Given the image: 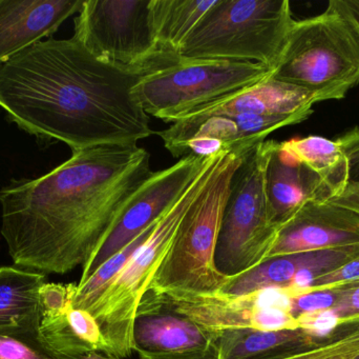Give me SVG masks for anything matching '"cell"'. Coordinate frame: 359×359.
I'll return each instance as SVG.
<instances>
[{"label":"cell","mask_w":359,"mask_h":359,"mask_svg":"<svg viewBox=\"0 0 359 359\" xmlns=\"http://www.w3.org/2000/svg\"><path fill=\"white\" fill-rule=\"evenodd\" d=\"M151 156L138 145L73 151L43 176L0 190L1 233L13 263L41 274H65L102 246L151 176Z\"/></svg>","instance_id":"1"},{"label":"cell","mask_w":359,"mask_h":359,"mask_svg":"<svg viewBox=\"0 0 359 359\" xmlns=\"http://www.w3.org/2000/svg\"><path fill=\"white\" fill-rule=\"evenodd\" d=\"M144 75L90 54L75 37L36 42L0 65V110L21 130L72 151L154 134L135 88Z\"/></svg>","instance_id":"2"},{"label":"cell","mask_w":359,"mask_h":359,"mask_svg":"<svg viewBox=\"0 0 359 359\" xmlns=\"http://www.w3.org/2000/svg\"><path fill=\"white\" fill-rule=\"evenodd\" d=\"M288 0H217L179 52L186 60H234L276 69L294 25Z\"/></svg>","instance_id":"3"},{"label":"cell","mask_w":359,"mask_h":359,"mask_svg":"<svg viewBox=\"0 0 359 359\" xmlns=\"http://www.w3.org/2000/svg\"><path fill=\"white\" fill-rule=\"evenodd\" d=\"M249 152H229L219 158L204 189L182 219L149 289L180 294H211L221 290L228 278L215 265L222 215L232 175Z\"/></svg>","instance_id":"4"},{"label":"cell","mask_w":359,"mask_h":359,"mask_svg":"<svg viewBox=\"0 0 359 359\" xmlns=\"http://www.w3.org/2000/svg\"><path fill=\"white\" fill-rule=\"evenodd\" d=\"M272 78L311 93L320 101L343 99L359 84V37L328 6L295 20Z\"/></svg>","instance_id":"5"},{"label":"cell","mask_w":359,"mask_h":359,"mask_svg":"<svg viewBox=\"0 0 359 359\" xmlns=\"http://www.w3.org/2000/svg\"><path fill=\"white\" fill-rule=\"evenodd\" d=\"M222 156L164 213L151 235L130 257L90 312L100 327L105 355L124 359L135 351L133 332L139 303L170 250L182 219L204 189Z\"/></svg>","instance_id":"6"},{"label":"cell","mask_w":359,"mask_h":359,"mask_svg":"<svg viewBox=\"0 0 359 359\" xmlns=\"http://www.w3.org/2000/svg\"><path fill=\"white\" fill-rule=\"evenodd\" d=\"M276 141L253 148L234 171L222 215L215 265L225 278H234L267 259L278 228L270 218L266 169Z\"/></svg>","instance_id":"7"},{"label":"cell","mask_w":359,"mask_h":359,"mask_svg":"<svg viewBox=\"0 0 359 359\" xmlns=\"http://www.w3.org/2000/svg\"><path fill=\"white\" fill-rule=\"evenodd\" d=\"M261 63L234 60H186L144 76L135 88L147 115L179 122L194 110L236 94L270 77Z\"/></svg>","instance_id":"8"},{"label":"cell","mask_w":359,"mask_h":359,"mask_svg":"<svg viewBox=\"0 0 359 359\" xmlns=\"http://www.w3.org/2000/svg\"><path fill=\"white\" fill-rule=\"evenodd\" d=\"M74 37L97 58L147 76L177 65L162 54L151 22V0H83Z\"/></svg>","instance_id":"9"},{"label":"cell","mask_w":359,"mask_h":359,"mask_svg":"<svg viewBox=\"0 0 359 359\" xmlns=\"http://www.w3.org/2000/svg\"><path fill=\"white\" fill-rule=\"evenodd\" d=\"M222 155L205 158L189 154L180 158L170 168L151 173L126 207L109 237L82 266L79 284L86 282L107 259L157 223L194 181Z\"/></svg>","instance_id":"10"},{"label":"cell","mask_w":359,"mask_h":359,"mask_svg":"<svg viewBox=\"0 0 359 359\" xmlns=\"http://www.w3.org/2000/svg\"><path fill=\"white\" fill-rule=\"evenodd\" d=\"M163 294L179 312L215 337L228 329L278 331L301 328L289 310L290 297L282 289H267L241 296L219 291L211 294Z\"/></svg>","instance_id":"11"},{"label":"cell","mask_w":359,"mask_h":359,"mask_svg":"<svg viewBox=\"0 0 359 359\" xmlns=\"http://www.w3.org/2000/svg\"><path fill=\"white\" fill-rule=\"evenodd\" d=\"M133 334L140 359H219L215 337L151 289L137 308Z\"/></svg>","instance_id":"12"},{"label":"cell","mask_w":359,"mask_h":359,"mask_svg":"<svg viewBox=\"0 0 359 359\" xmlns=\"http://www.w3.org/2000/svg\"><path fill=\"white\" fill-rule=\"evenodd\" d=\"M358 244L359 204L345 196L318 198L302 204L280 226L267 259Z\"/></svg>","instance_id":"13"},{"label":"cell","mask_w":359,"mask_h":359,"mask_svg":"<svg viewBox=\"0 0 359 359\" xmlns=\"http://www.w3.org/2000/svg\"><path fill=\"white\" fill-rule=\"evenodd\" d=\"M358 256L359 244L270 257L244 273L228 278L219 292L241 296L267 289L303 290L314 278L330 273Z\"/></svg>","instance_id":"14"},{"label":"cell","mask_w":359,"mask_h":359,"mask_svg":"<svg viewBox=\"0 0 359 359\" xmlns=\"http://www.w3.org/2000/svg\"><path fill=\"white\" fill-rule=\"evenodd\" d=\"M83 0H0V65L55 33Z\"/></svg>","instance_id":"15"},{"label":"cell","mask_w":359,"mask_h":359,"mask_svg":"<svg viewBox=\"0 0 359 359\" xmlns=\"http://www.w3.org/2000/svg\"><path fill=\"white\" fill-rule=\"evenodd\" d=\"M316 103H318V99L311 93L278 81L270 76L236 94L194 110L180 120H203L215 116L255 114L294 116L304 122L311 115L312 107Z\"/></svg>","instance_id":"16"},{"label":"cell","mask_w":359,"mask_h":359,"mask_svg":"<svg viewBox=\"0 0 359 359\" xmlns=\"http://www.w3.org/2000/svg\"><path fill=\"white\" fill-rule=\"evenodd\" d=\"M265 181L270 218L278 229L308 200L334 196L318 175L278 141L268 162Z\"/></svg>","instance_id":"17"},{"label":"cell","mask_w":359,"mask_h":359,"mask_svg":"<svg viewBox=\"0 0 359 359\" xmlns=\"http://www.w3.org/2000/svg\"><path fill=\"white\" fill-rule=\"evenodd\" d=\"M46 275L16 267H0V335L35 347L40 341L41 289ZM46 350V349H44Z\"/></svg>","instance_id":"18"},{"label":"cell","mask_w":359,"mask_h":359,"mask_svg":"<svg viewBox=\"0 0 359 359\" xmlns=\"http://www.w3.org/2000/svg\"><path fill=\"white\" fill-rule=\"evenodd\" d=\"M332 332V331H331ZM306 328L228 329L215 335L219 359H283L320 347L330 337Z\"/></svg>","instance_id":"19"},{"label":"cell","mask_w":359,"mask_h":359,"mask_svg":"<svg viewBox=\"0 0 359 359\" xmlns=\"http://www.w3.org/2000/svg\"><path fill=\"white\" fill-rule=\"evenodd\" d=\"M40 341L54 359H75L93 352L103 353V337L94 316L69 305L53 313H42Z\"/></svg>","instance_id":"20"},{"label":"cell","mask_w":359,"mask_h":359,"mask_svg":"<svg viewBox=\"0 0 359 359\" xmlns=\"http://www.w3.org/2000/svg\"><path fill=\"white\" fill-rule=\"evenodd\" d=\"M217 0H151V22L164 56L180 60L184 42Z\"/></svg>","instance_id":"21"},{"label":"cell","mask_w":359,"mask_h":359,"mask_svg":"<svg viewBox=\"0 0 359 359\" xmlns=\"http://www.w3.org/2000/svg\"><path fill=\"white\" fill-rule=\"evenodd\" d=\"M284 145L328 185L334 196L345 192L348 164L337 141L310 135L283 141Z\"/></svg>","instance_id":"22"},{"label":"cell","mask_w":359,"mask_h":359,"mask_svg":"<svg viewBox=\"0 0 359 359\" xmlns=\"http://www.w3.org/2000/svg\"><path fill=\"white\" fill-rule=\"evenodd\" d=\"M163 216V215H162ZM157 221V223H158ZM157 223L145 230L138 237L135 238L126 248L116 253L111 259L103 263L86 282L77 284L73 295L72 305L76 309L92 311L99 299L104 294L111 282L120 273L134 253L147 242L151 235Z\"/></svg>","instance_id":"23"},{"label":"cell","mask_w":359,"mask_h":359,"mask_svg":"<svg viewBox=\"0 0 359 359\" xmlns=\"http://www.w3.org/2000/svg\"><path fill=\"white\" fill-rule=\"evenodd\" d=\"M359 354V324L339 327L320 347L283 359H353Z\"/></svg>","instance_id":"24"},{"label":"cell","mask_w":359,"mask_h":359,"mask_svg":"<svg viewBox=\"0 0 359 359\" xmlns=\"http://www.w3.org/2000/svg\"><path fill=\"white\" fill-rule=\"evenodd\" d=\"M339 299L326 313L309 315L316 325L327 324L329 331L341 326L359 324V280L339 285Z\"/></svg>","instance_id":"25"},{"label":"cell","mask_w":359,"mask_h":359,"mask_svg":"<svg viewBox=\"0 0 359 359\" xmlns=\"http://www.w3.org/2000/svg\"><path fill=\"white\" fill-rule=\"evenodd\" d=\"M286 291L290 297L289 310L297 322L305 316L318 315L331 311L339 299V286L297 292Z\"/></svg>","instance_id":"26"},{"label":"cell","mask_w":359,"mask_h":359,"mask_svg":"<svg viewBox=\"0 0 359 359\" xmlns=\"http://www.w3.org/2000/svg\"><path fill=\"white\" fill-rule=\"evenodd\" d=\"M345 154L348 179L343 195L359 204V128H354L337 139Z\"/></svg>","instance_id":"27"},{"label":"cell","mask_w":359,"mask_h":359,"mask_svg":"<svg viewBox=\"0 0 359 359\" xmlns=\"http://www.w3.org/2000/svg\"><path fill=\"white\" fill-rule=\"evenodd\" d=\"M359 280V256L352 259L339 269L324 274L320 278H314L311 284L303 290H316V289L330 288L339 286L347 282H355ZM301 291V290H299ZM297 292V291H292Z\"/></svg>","instance_id":"28"},{"label":"cell","mask_w":359,"mask_h":359,"mask_svg":"<svg viewBox=\"0 0 359 359\" xmlns=\"http://www.w3.org/2000/svg\"><path fill=\"white\" fill-rule=\"evenodd\" d=\"M0 359H54L46 350L0 335Z\"/></svg>","instance_id":"29"},{"label":"cell","mask_w":359,"mask_h":359,"mask_svg":"<svg viewBox=\"0 0 359 359\" xmlns=\"http://www.w3.org/2000/svg\"><path fill=\"white\" fill-rule=\"evenodd\" d=\"M328 6L352 25L359 37V0H331Z\"/></svg>","instance_id":"30"},{"label":"cell","mask_w":359,"mask_h":359,"mask_svg":"<svg viewBox=\"0 0 359 359\" xmlns=\"http://www.w3.org/2000/svg\"><path fill=\"white\" fill-rule=\"evenodd\" d=\"M75 359H121L117 358H111V356L105 355L103 353H99V352H93V353L88 354V355L82 356V358Z\"/></svg>","instance_id":"31"},{"label":"cell","mask_w":359,"mask_h":359,"mask_svg":"<svg viewBox=\"0 0 359 359\" xmlns=\"http://www.w3.org/2000/svg\"><path fill=\"white\" fill-rule=\"evenodd\" d=\"M353 359H359V354H358V356H356V358H353Z\"/></svg>","instance_id":"32"}]
</instances>
